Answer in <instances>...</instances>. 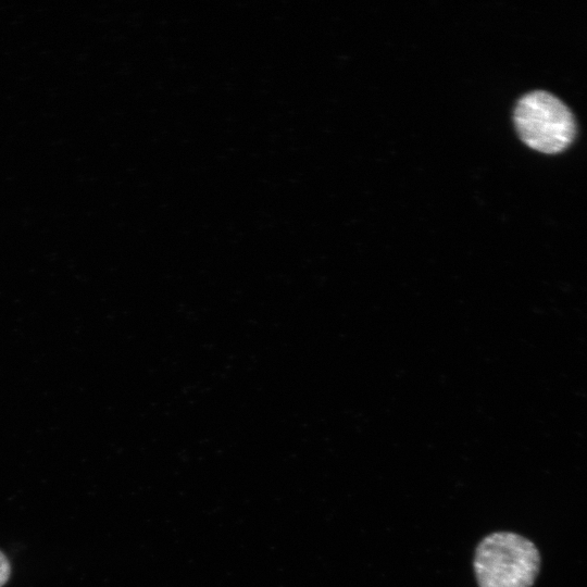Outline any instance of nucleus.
I'll return each instance as SVG.
<instances>
[{
  "instance_id": "nucleus-3",
  "label": "nucleus",
  "mask_w": 587,
  "mask_h": 587,
  "mask_svg": "<svg viewBox=\"0 0 587 587\" xmlns=\"http://www.w3.org/2000/svg\"><path fill=\"white\" fill-rule=\"evenodd\" d=\"M11 577V563L7 554L0 550V587H3Z\"/></svg>"
},
{
  "instance_id": "nucleus-1",
  "label": "nucleus",
  "mask_w": 587,
  "mask_h": 587,
  "mask_svg": "<svg viewBox=\"0 0 587 587\" xmlns=\"http://www.w3.org/2000/svg\"><path fill=\"white\" fill-rule=\"evenodd\" d=\"M473 565L479 587H532L540 570V554L529 539L497 532L478 544Z\"/></svg>"
},
{
  "instance_id": "nucleus-2",
  "label": "nucleus",
  "mask_w": 587,
  "mask_h": 587,
  "mask_svg": "<svg viewBox=\"0 0 587 587\" xmlns=\"http://www.w3.org/2000/svg\"><path fill=\"white\" fill-rule=\"evenodd\" d=\"M514 125L526 146L548 154L565 150L576 132L570 109L557 97L542 90L526 93L517 101Z\"/></svg>"
}]
</instances>
